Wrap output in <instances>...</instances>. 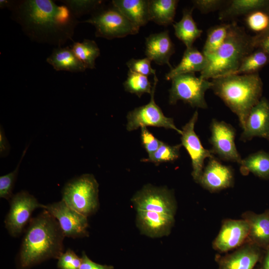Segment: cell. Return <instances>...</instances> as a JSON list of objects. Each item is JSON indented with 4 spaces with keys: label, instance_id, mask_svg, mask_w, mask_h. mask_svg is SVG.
I'll return each instance as SVG.
<instances>
[{
    "label": "cell",
    "instance_id": "24",
    "mask_svg": "<svg viewBox=\"0 0 269 269\" xmlns=\"http://www.w3.org/2000/svg\"><path fill=\"white\" fill-rule=\"evenodd\" d=\"M194 9L193 7L190 9H184L181 19L173 24L175 36L185 44L186 48L193 46L195 41L200 37L203 32L198 27L193 18Z\"/></svg>",
    "mask_w": 269,
    "mask_h": 269
},
{
    "label": "cell",
    "instance_id": "12",
    "mask_svg": "<svg viewBox=\"0 0 269 269\" xmlns=\"http://www.w3.org/2000/svg\"><path fill=\"white\" fill-rule=\"evenodd\" d=\"M198 113L195 111L190 120L182 128L181 145L188 153L192 167V176L196 182H199L203 171L206 158L214 157L212 150L205 148L194 131Z\"/></svg>",
    "mask_w": 269,
    "mask_h": 269
},
{
    "label": "cell",
    "instance_id": "46",
    "mask_svg": "<svg viewBox=\"0 0 269 269\" xmlns=\"http://www.w3.org/2000/svg\"></svg>",
    "mask_w": 269,
    "mask_h": 269
},
{
    "label": "cell",
    "instance_id": "8",
    "mask_svg": "<svg viewBox=\"0 0 269 269\" xmlns=\"http://www.w3.org/2000/svg\"><path fill=\"white\" fill-rule=\"evenodd\" d=\"M157 82L158 79L155 75L151 98L148 103L137 107L128 113L127 130L132 131L147 126L162 127L173 130L181 134L182 131L176 128L173 119L165 116L161 109L155 103L154 93Z\"/></svg>",
    "mask_w": 269,
    "mask_h": 269
},
{
    "label": "cell",
    "instance_id": "29",
    "mask_svg": "<svg viewBox=\"0 0 269 269\" xmlns=\"http://www.w3.org/2000/svg\"><path fill=\"white\" fill-rule=\"evenodd\" d=\"M269 63V55L260 48L245 57L235 74H250L258 71Z\"/></svg>",
    "mask_w": 269,
    "mask_h": 269
},
{
    "label": "cell",
    "instance_id": "2",
    "mask_svg": "<svg viewBox=\"0 0 269 269\" xmlns=\"http://www.w3.org/2000/svg\"><path fill=\"white\" fill-rule=\"evenodd\" d=\"M64 237L57 220L43 209L28 224L17 255L18 269H30L47 260L58 259L64 252Z\"/></svg>",
    "mask_w": 269,
    "mask_h": 269
},
{
    "label": "cell",
    "instance_id": "15",
    "mask_svg": "<svg viewBox=\"0 0 269 269\" xmlns=\"http://www.w3.org/2000/svg\"><path fill=\"white\" fill-rule=\"evenodd\" d=\"M241 139L246 141L254 137L267 139L269 137V101L262 97L251 109L247 118Z\"/></svg>",
    "mask_w": 269,
    "mask_h": 269
},
{
    "label": "cell",
    "instance_id": "18",
    "mask_svg": "<svg viewBox=\"0 0 269 269\" xmlns=\"http://www.w3.org/2000/svg\"><path fill=\"white\" fill-rule=\"evenodd\" d=\"M261 256L260 248L249 242L231 254L218 258V269H253Z\"/></svg>",
    "mask_w": 269,
    "mask_h": 269
},
{
    "label": "cell",
    "instance_id": "14",
    "mask_svg": "<svg viewBox=\"0 0 269 269\" xmlns=\"http://www.w3.org/2000/svg\"><path fill=\"white\" fill-rule=\"evenodd\" d=\"M249 233V225L245 220H225L213 242V248L224 253L239 247L248 239Z\"/></svg>",
    "mask_w": 269,
    "mask_h": 269
},
{
    "label": "cell",
    "instance_id": "45",
    "mask_svg": "<svg viewBox=\"0 0 269 269\" xmlns=\"http://www.w3.org/2000/svg\"><path fill=\"white\" fill-rule=\"evenodd\" d=\"M267 140H268L269 141V138H268Z\"/></svg>",
    "mask_w": 269,
    "mask_h": 269
},
{
    "label": "cell",
    "instance_id": "3",
    "mask_svg": "<svg viewBox=\"0 0 269 269\" xmlns=\"http://www.w3.org/2000/svg\"><path fill=\"white\" fill-rule=\"evenodd\" d=\"M211 82V89L237 116L243 130L250 112L262 97L263 83L258 73L230 74Z\"/></svg>",
    "mask_w": 269,
    "mask_h": 269
},
{
    "label": "cell",
    "instance_id": "39",
    "mask_svg": "<svg viewBox=\"0 0 269 269\" xmlns=\"http://www.w3.org/2000/svg\"><path fill=\"white\" fill-rule=\"evenodd\" d=\"M113 266L101 265L92 261L84 251L82 252L80 269H114Z\"/></svg>",
    "mask_w": 269,
    "mask_h": 269
},
{
    "label": "cell",
    "instance_id": "7",
    "mask_svg": "<svg viewBox=\"0 0 269 269\" xmlns=\"http://www.w3.org/2000/svg\"><path fill=\"white\" fill-rule=\"evenodd\" d=\"M169 89V103L175 105L179 100L183 101L192 107L207 109L205 99L207 90L211 89V81L197 77L194 73L176 76L171 80Z\"/></svg>",
    "mask_w": 269,
    "mask_h": 269
},
{
    "label": "cell",
    "instance_id": "9",
    "mask_svg": "<svg viewBox=\"0 0 269 269\" xmlns=\"http://www.w3.org/2000/svg\"><path fill=\"white\" fill-rule=\"evenodd\" d=\"M9 210L4 220L5 228L13 237H19L25 230L37 208H44V205L27 191L22 190L13 195L9 200Z\"/></svg>",
    "mask_w": 269,
    "mask_h": 269
},
{
    "label": "cell",
    "instance_id": "42",
    "mask_svg": "<svg viewBox=\"0 0 269 269\" xmlns=\"http://www.w3.org/2000/svg\"><path fill=\"white\" fill-rule=\"evenodd\" d=\"M261 269H269V246L267 248V252L265 257Z\"/></svg>",
    "mask_w": 269,
    "mask_h": 269
},
{
    "label": "cell",
    "instance_id": "19",
    "mask_svg": "<svg viewBox=\"0 0 269 269\" xmlns=\"http://www.w3.org/2000/svg\"><path fill=\"white\" fill-rule=\"evenodd\" d=\"M242 217L249 225V242L260 248L269 246V214L247 211Z\"/></svg>",
    "mask_w": 269,
    "mask_h": 269
},
{
    "label": "cell",
    "instance_id": "26",
    "mask_svg": "<svg viewBox=\"0 0 269 269\" xmlns=\"http://www.w3.org/2000/svg\"><path fill=\"white\" fill-rule=\"evenodd\" d=\"M240 170L242 174L251 172L265 179H269V153L263 150L257 151L242 159Z\"/></svg>",
    "mask_w": 269,
    "mask_h": 269
},
{
    "label": "cell",
    "instance_id": "25",
    "mask_svg": "<svg viewBox=\"0 0 269 269\" xmlns=\"http://www.w3.org/2000/svg\"><path fill=\"white\" fill-rule=\"evenodd\" d=\"M177 0H149V21L163 26L173 22Z\"/></svg>",
    "mask_w": 269,
    "mask_h": 269
},
{
    "label": "cell",
    "instance_id": "23",
    "mask_svg": "<svg viewBox=\"0 0 269 269\" xmlns=\"http://www.w3.org/2000/svg\"><path fill=\"white\" fill-rule=\"evenodd\" d=\"M112 3L139 28L149 21V0H113Z\"/></svg>",
    "mask_w": 269,
    "mask_h": 269
},
{
    "label": "cell",
    "instance_id": "1",
    "mask_svg": "<svg viewBox=\"0 0 269 269\" xmlns=\"http://www.w3.org/2000/svg\"><path fill=\"white\" fill-rule=\"evenodd\" d=\"M8 9L31 41L56 47L72 40L80 22L67 6L52 0H12Z\"/></svg>",
    "mask_w": 269,
    "mask_h": 269
},
{
    "label": "cell",
    "instance_id": "16",
    "mask_svg": "<svg viewBox=\"0 0 269 269\" xmlns=\"http://www.w3.org/2000/svg\"><path fill=\"white\" fill-rule=\"evenodd\" d=\"M210 192H217L231 187L234 174L231 167L222 164L214 157L210 158L198 182Z\"/></svg>",
    "mask_w": 269,
    "mask_h": 269
},
{
    "label": "cell",
    "instance_id": "36",
    "mask_svg": "<svg viewBox=\"0 0 269 269\" xmlns=\"http://www.w3.org/2000/svg\"><path fill=\"white\" fill-rule=\"evenodd\" d=\"M229 0H194L193 7L198 9L202 13L207 14L222 9Z\"/></svg>",
    "mask_w": 269,
    "mask_h": 269
},
{
    "label": "cell",
    "instance_id": "40",
    "mask_svg": "<svg viewBox=\"0 0 269 269\" xmlns=\"http://www.w3.org/2000/svg\"><path fill=\"white\" fill-rule=\"evenodd\" d=\"M254 40L256 48H261L269 55V35L258 39L254 37Z\"/></svg>",
    "mask_w": 269,
    "mask_h": 269
},
{
    "label": "cell",
    "instance_id": "6",
    "mask_svg": "<svg viewBox=\"0 0 269 269\" xmlns=\"http://www.w3.org/2000/svg\"><path fill=\"white\" fill-rule=\"evenodd\" d=\"M81 22L94 26L96 37L108 39L134 35L139 29V27L113 5L95 12L89 18Z\"/></svg>",
    "mask_w": 269,
    "mask_h": 269
},
{
    "label": "cell",
    "instance_id": "37",
    "mask_svg": "<svg viewBox=\"0 0 269 269\" xmlns=\"http://www.w3.org/2000/svg\"><path fill=\"white\" fill-rule=\"evenodd\" d=\"M58 260L57 268L59 269H80L81 258L70 249L63 252Z\"/></svg>",
    "mask_w": 269,
    "mask_h": 269
},
{
    "label": "cell",
    "instance_id": "30",
    "mask_svg": "<svg viewBox=\"0 0 269 269\" xmlns=\"http://www.w3.org/2000/svg\"><path fill=\"white\" fill-rule=\"evenodd\" d=\"M126 91L135 94L139 98L144 93L151 94L152 86L147 77L129 70L123 83Z\"/></svg>",
    "mask_w": 269,
    "mask_h": 269
},
{
    "label": "cell",
    "instance_id": "20",
    "mask_svg": "<svg viewBox=\"0 0 269 269\" xmlns=\"http://www.w3.org/2000/svg\"><path fill=\"white\" fill-rule=\"evenodd\" d=\"M206 64L207 58L202 52L193 46L186 48L179 63L165 75V79L170 80L179 75L201 72Z\"/></svg>",
    "mask_w": 269,
    "mask_h": 269
},
{
    "label": "cell",
    "instance_id": "41",
    "mask_svg": "<svg viewBox=\"0 0 269 269\" xmlns=\"http://www.w3.org/2000/svg\"><path fill=\"white\" fill-rule=\"evenodd\" d=\"M9 145L3 131L0 127V152L1 156L5 155L9 151Z\"/></svg>",
    "mask_w": 269,
    "mask_h": 269
},
{
    "label": "cell",
    "instance_id": "38",
    "mask_svg": "<svg viewBox=\"0 0 269 269\" xmlns=\"http://www.w3.org/2000/svg\"><path fill=\"white\" fill-rule=\"evenodd\" d=\"M140 129L142 145L149 156L158 148L162 141L157 139L146 127Z\"/></svg>",
    "mask_w": 269,
    "mask_h": 269
},
{
    "label": "cell",
    "instance_id": "28",
    "mask_svg": "<svg viewBox=\"0 0 269 269\" xmlns=\"http://www.w3.org/2000/svg\"><path fill=\"white\" fill-rule=\"evenodd\" d=\"M230 23H223L210 27L202 52L208 56L216 52L222 45L227 36Z\"/></svg>",
    "mask_w": 269,
    "mask_h": 269
},
{
    "label": "cell",
    "instance_id": "5",
    "mask_svg": "<svg viewBox=\"0 0 269 269\" xmlns=\"http://www.w3.org/2000/svg\"><path fill=\"white\" fill-rule=\"evenodd\" d=\"M99 184L94 175L84 174L69 181L62 190V200L69 207L88 217L99 206Z\"/></svg>",
    "mask_w": 269,
    "mask_h": 269
},
{
    "label": "cell",
    "instance_id": "17",
    "mask_svg": "<svg viewBox=\"0 0 269 269\" xmlns=\"http://www.w3.org/2000/svg\"><path fill=\"white\" fill-rule=\"evenodd\" d=\"M145 45L147 58L159 65H167L170 70L173 68L169 59L175 48L167 30L149 35L145 38Z\"/></svg>",
    "mask_w": 269,
    "mask_h": 269
},
{
    "label": "cell",
    "instance_id": "10",
    "mask_svg": "<svg viewBox=\"0 0 269 269\" xmlns=\"http://www.w3.org/2000/svg\"><path fill=\"white\" fill-rule=\"evenodd\" d=\"M132 201L136 211L175 215V199L170 190L166 188L145 186L134 196Z\"/></svg>",
    "mask_w": 269,
    "mask_h": 269
},
{
    "label": "cell",
    "instance_id": "27",
    "mask_svg": "<svg viewBox=\"0 0 269 269\" xmlns=\"http://www.w3.org/2000/svg\"><path fill=\"white\" fill-rule=\"evenodd\" d=\"M70 47L86 69L95 68V61L100 55V50L94 40L84 39L81 42H74Z\"/></svg>",
    "mask_w": 269,
    "mask_h": 269
},
{
    "label": "cell",
    "instance_id": "43",
    "mask_svg": "<svg viewBox=\"0 0 269 269\" xmlns=\"http://www.w3.org/2000/svg\"><path fill=\"white\" fill-rule=\"evenodd\" d=\"M12 2V0H0V7L1 9L7 8H9Z\"/></svg>",
    "mask_w": 269,
    "mask_h": 269
},
{
    "label": "cell",
    "instance_id": "33",
    "mask_svg": "<svg viewBox=\"0 0 269 269\" xmlns=\"http://www.w3.org/2000/svg\"><path fill=\"white\" fill-rule=\"evenodd\" d=\"M245 22L248 27L257 34L265 31L269 24V13L258 10L245 16Z\"/></svg>",
    "mask_w": 269,
    "mask_h": 269
},
{
    "label": "cell",
    "instance_id": "32",
    "mask_svg": "<svg viewBox=\"0 0 269 269\" xmlns=\"http://www.w3.org/2000/svg\"><path fill=\"white\" fill-rule=\"evenodd\" d=\"M60 1L69 8L77 18L96 10L103 2L101 0H62Z\"/></svg>",
    "mask_w": 269,
    "mask_h": 269
},
{
    "label": "cell",
    "instance_id": "13",
    "mask_svg": "<svg viewBox=\"0 0 269 269\" xmlns=\"http://www.w3.org/2000/svg\"><path fill=\"white\" fill-rule=\"evenodd\" d=\"M210 142L214 154L226 161L240 164L242 159L236 146L235 129L223 121L213 119L210 125Z\"/></svg>",
    "mask_w": 269,
    "mask_h": 269
},
{
    "label": "cell",
    "instance_id": "31",
    "mask_svg": "<svg viewBox=\"0 0 269 269\" xmlns=\"http://www.w3.org/2000/svg\"><path fill=\"white\" fill-rule=\"evenodd\" d=\"M181 144L170 145L163 142L158 148L148 158L142 159L144 162H151L158 165L160 163L173 161L178 159L180 155Z\"/></svg>",
    "mask_w": 269,
    "mask_h": 269
},
{
    "label": "cell",
    "instance_id": "35",
    "mask_svg": "<svg viewBox=\"0 0 269 269\" xmlns=\"http://www.w3.org/2000/svg\"><path fill=\"white\" fill-rule=\"evenodd\" d=\"M151 61L146 57L142 59L132 58L127 62L126 65L129 70L148 77L151 75H156V71L151 67Z\"/></svg>",
    "mask_w": 269,
    "mask_h": 269
},
{
    "label": "cell",
    "instance_id": "11",
    "mask_svg": "<svg viewBox=\"0 0 269 269\" xmlns=\"http://www.w3.org/2000/svg\"><path fill=\"white\" fill-rule=\"evenodd\" d=\"M43 209L57 220L65 237L76 239L88 236L87 217L71 208L62 200L44 205Z\"/></svg>",
    "mask_w": 269,
    "mask_h": 269
},
{
    "label": "cell",
    "instance_id": "47",
    "mask_svg": "<svg viewBox=\"0 0 269 269\" xmlns=\"http://www.w3.org/2000/svg\"></svg>",
    "mask_w": 269,
    "mask_h": 269
},
{
    "label": "cell",
    "instance_id": "4",
    "mask_svg": "<svg viewBox=\"0 0 269 269\" xmlns=\"http://www.w3.org/2000/svg\"><path fill=\"white\" fill-rule=\"evenodd\" d=\"M256 49L253 36L233 22L229 24L222 45L214 53L206 56L207 64L199 77L208 80L235 74L245 57Z\"/></svg>",
    "mask_w": 269,
    "mask_h": 269
},
{
    "label": "cell",
    "instance_id": "44",
    "mask_svg": "<svg viewBox=\"0 0 269 269\" xmlns=\"http://www.w3.org/2000/svg\"><path fill=\"white\" fill-rule=\"evenodd\" d=\"M268 35H269V24L268 28L265 31L260 33L256 34L255 36H254V37L255 39H258Z\"/></svg>",
    "mask_w": 269,
    "mask_h": 269
},
{
    "label": "cell",
    "instance_id": "21",
    "mask_svg": "<svg viewBox=\"0 0 269 269\" xmlns=\"http://www.w3.org/2000/svg\"><path fill=\"white\" fill-rule=\"evenodd\" d=\"M262 10L269 13V0H232L221 9L219 19L226 20Z\"/></svg>",
    "mask_w": 269,
    "mask_h": 269
},
{
    "label": "cell",
    "instance_id": "34",
    "mask_svg": "<svg viewBox=\"0 0 269 269\" xmlns=\"http://www.w3.org/2000/svg\"><path fill=\"white\" fill-rule=\"evenodd\" d=\"M24 150L23 154L15 169L12 172L0 177V197L10 200L13 196L12 190L16 181L19 165L26 151Z\"/></svg>",
    "mask_w": 269,
    "mask_h": 269
},
{
    "label": "cell",
    "instance_id": "22",
    "mask_svg": "<svg viewBox=\"0 0 269 269\" xmlns=\"http://www.w3.org/2000/svg\"><path fill=\"white\" fill-rule=\"evenodd\" d=\"M46 62L56 71L82 72L86 68L76 56L71 47H58L53 49Z\"/></svg>",
    "mask_w": 269,
    "mask_h": 269
}]
</instances>
